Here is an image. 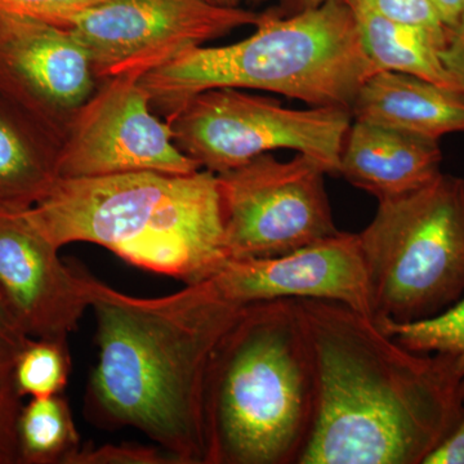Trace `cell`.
Returning <instances> with one entry per match:
<instances>
[{
	"instance_id": "6da1fadb",
	"label": "cell",
	"mask_w": 464,
	"mask_h": 464,
	"mask_svg": "<svg viewBox=\"0 0 464 464\" xmlns=\"http://www.w3.org/2000/svg\"><path fill=\"white\" fill-rule=\"evenodd\" d=\"M297 304L316 390L298 464H423L462 414L453 360L409 350L346 304Z\"/></svg>"
},
{
	"instance_id": "7a4b0ae2",
	"label": "cell",
	"mask_w": 464,
	"mask_h": 464,
	"mask_svg": "<svg viewBox=\"0 0 464 464\" xmlns=\"http://www.w3.org/2000/svg\"><path fill=\"white\" fill-rule=\"evenodd\" d=\"M99 359L85 408L103 429L133 427L176 459L206 464L204 386L213 351L240 304L209 280L137 298L88 274Z\"/></svg>"
},
{
	"instance_id": "3957f363",
	"label": "cell",
	"mask_w": 464,
	"mask_h": 464,
	"mask_svg": "<svg viewBox=\"0 0 464 464\" xmlns=\"http://www.w3.org/2000/svg\"><path fill=\"white\" fill-rule=\"evenodd\" d=\"M24 210L58 249L97 244L186 285L209 279L228 261L218 179L207 169L57 179Z\"/></svg>"
},
{
	"instance_id": "277c9868",
	"label": "cell",
	"mask_w": 464,
	"mask_h": 464,
	"mask_svg": "<svg viewBox=\"0 0 464 464\" xmlns=\"http://www.w3.org/2000/svg\"><path fill=\"white\" fill-rule=\"evenodd\" d=\"M315 396L297 299L241 307L208 366L206 464H298Z\"/></svg>"
},
{
	"instance_id": "5b68a950",
	"label": "cell",
	"mask_w": 464,
	"mask_h": 464,
	"mask_svg": "<svg viewBox=\"0 0 464 464\" xmlns=\"http://www.w3.org/2000/svg\"><path fill=\"white\" fill-rule=\"evenodd\" d=\"M377 72L346 0H329L289 17L266 12L244 41L191 48L141 82L152 110L167 121L201 92L225 87L351 111L360 87Z\"/></svg>"
},
{
	"instance_id": "8992f818",
	"label": "cell",
	"mask_w": 464,
	"mask_h": 464,
	"mask_svg": "<svg viewBox=\"0 0 464 464\" xmlns=\"http://www.w3.org/2000/svg\"><path fill=\"white\" fill-rule=\"evenodd\" d=\"M378 201L357 234L374 322H423L453 307L464 295V179L441 172Z\"/></svg>"
},
{
	"instance_id": "52a82bcc",
	"label": "cell",
	"mask_w": 464,
	"mask_h": 464,
	"mask_svg": "<svg viewBox=\"0 0 464 464\" xmlns=\"http://www.w3.org/2000/svg\"><path fill=\"white\" fill-rule=\"evenodd\" d=\"M167 121L177 148L201 169L225 173L274 150H295L337 176L353 115L341 108H284L271 97L225 87L201 92Z\"/></svg>"
},
{
	"instance_id": "ba28073f",
	"label": "cell",
	"mask_w": 464,
	"mask_h": 464,
	"mask_svg": "<svg viewBox=\"0 0 464 464\" xmlns=\"http://www.w3.org/2000/svg\"><path fill=\"white\" fill-rule=\"evenodd\" d=\"M325 174L306 155L280 161L270 152L217 174L228 261L277 257L340 232Z\"/></svg>"
},
{
	"instance_id": "9c48e42d",
	"label": "cell",
	"mask_w": 464,
	"mask_h": 464,
	"mask_svg": "<svg viewBox=\"0 0 464 464\" xmlns=\"http://www.w3.org/2000/svg\"><path fill=\"white\" fill-rule=\"evenodd\" d=\"M261 14L208 0H99L69 29L90 53L101 82L146 75L183 52L257 25Z\"/></svg>"
},
{
	"instance_id": "30bf717a",
	"label": "cell",
	"mask_w": 464,
	"mask_h": 464,
	"mask_svg": "<svg viewBox=\"0 0 464 464\" xmlns=\"http://www.w3.org/2000/svg\"><path fill=\"white\" fill-rule=\"evenodd\" d=\"M141 79L127 74L100 82L61 139L58 179L201 169L177 148L172 127L152 110Z\"/></svg>"
},
{
	"instance_id": "8fae6325",
	"label": "cell",
	"mask_w": 464,
	"mask_h": 464,
	"mask_svg": "<svg viewBox=\"0 0 464 464\" xmlns=\"http://www.w3.org/2000/svg\"><path fill=\"white\" fill-rule=\"evenodd\" d=\"M99 83L90 53L72 30L0 14V94L58 143Z\"/></svg>"
},
{
	"instance_id": "7c38bea8",
	"label": "cell",
	"mask_w": 464,
	"mask_h": 464,
	"mask_svg": "<svg viewBox=\"0 0 464 464\" xmlns=\"http://www.w3.org/2000/svg\"><path fill=\"white\" fill-rule=\"evenodd\" d=\"M24 209L0 201V292L29 337L67 341L91 307L88 273L63 264Z\"/></svg>"
},
{
	"instance_id": "4fadbf2b",
	"label": "cell",
	"mask_w": 464,
	"mask_h": 464,
	"mask_svg": "<svg viewBox=\"0 0 464 464\" xmlns=\"http://www.w3.org/2000/svg\"><path fill=\"white\" fill-rule=\"evenodd\" d=\"M207 280L240 306L283 298L324 299L373 320L357 234L340 231L277 257L230 259Z\"/></svg>"
},
{
	"instance_id": "5bb4252c",
	"label": "cell",
	"mask_w": 464,
	"mask_h": 464,
	"mask_svg": "<svg viewBox=\"0 0 464 464\" xmlns=\"http://www.w3.org/2000/svg\"><path fill=\"white\" fill-rule=\"evenodd\" d=\"M438 140L353 119L337 176L378 200L423 188L441 173Z\"/></svg>"
},
{
	"instance_id": "9a60e30c",
	"label": "cell",
	"mask_w": 464,
	"mask_h": 464,
	"mask_svg": "<svg viewBox=\"0 0 464 464\" xmlns=\"http://www.w3.org/2000/svg\"><path fill=\"white\" fill-rule=\"evenodd\" d=\"M351 115L439 141L464 132V94L420 76L377 72L360 87Z\"/></svg>"
},
{
	"instance_id": "2e32d148",
	"label": "cell",
	"mask_w": 464,
	"mask_h": 464,
	"mask_svg": "<svg viewBox=\"0 0 464 464\" xmlns=\"http://www.w3.org/2000/svg\"><path fill=\"white\" fill-rule=\"evenodd\" d=\"M58 143L25 111L0 94V201L29 208L58 179Z\"/></svg>"
},
{
	"instance_id": "e0dca14e",
	"label": "cell",
	"mask_w": 464,
	"mask_h": 464,
	"mask_svg": "<svg viewBox=\"0 0 464 464\" xmlns=\"http://www.w3.org/2000/svg\"><path fill=\"white\" fill-rule=\"evenodd\" d=\"M346 2L355 17L366 54L378 72L420 76L457 90L440 60L447 35L382 16L368 0Z\"/></svg>"
},
{
	"instance_id": "ac0fdd59",
	"label": "cell",
	"mask_w": 464,
	"mask_h": 464,
	"mask_svg": "<svg viewBox=\"0 0 464 464\" xmlns=\"http://www.w3.org/2000/svg\"><path fill=\"white\" fill-rule=\"evenodd\" d=\"M18 464H70L81 450L69 402L63 395L32 399L17 423Z\"/></svg>"
},
{
	"instance_id": "d6986e66",
	"label": "cell",
	"mask_w": 464,
	"mask_h": 464,
	"mask_svg": "<svg viewBox=\"0 0 464 464\" xmlns=\"http://www.w3.org/2000/svg\"><path fill=\"white\" fill-rule=\"evenodd\" d=\"M72 372L67 341L32 338L18 355L12 378L21 398L61 395Z\"/></svg>"
},
{
	"instance_id": "ffe728a7",
	"label": "cell",
	"mask_w": 464,
	"mask_h": 464,
	"mask_svg": "<svg viewBox=\"0 0 464 464\" xmlns=\"http://www.w3.org/2000/svg\"><path fill=\"white\" fill-rule=\"evenodd\" d=\"M393 340L418 353H436L453 360L464 383V295L453 307L423 322L378 324Z\"/></svg>"
},
{
	"instance_id": "44dd1931",
	"label": "cell",
	"mask_w": 464,
	"mask_h": 464,
	"mask_svg": "<svg viewBox=\"0 0 464 464\" xmlns=\"http://www.w3.org/2000/svg\"><path fill=\"white\" fill-rule=\"evenodd\" d=\"M99 0H0V14H14L66 27Z\"/></svg>"
},
{
	"instance_id": "7402d4cb",
	"label": "cell",
	"mask_w": 464,
	"mask_h": 464,
	"mask_svg": "<svg viewBox=\"0 0 464 464\" xmlns=\"http://www.w3.org/2000/svg\"><path fill=\"white\" fill-rule=\"evenodd\" d=\"M70 464H177L163 449L141 445L82 447Z\"/></svg>"
},
{
	"instance_id": "603a6c76",
	"label": "cell",
	"mask_w": 464,
	"mask_h": 464,
	"mask_svg": "<svg viewBox=\"0 0 464 464\" xmlns=\"http://www.w3.org/2000/svg\"><path fill=\"white\" fill-rule=\"evenodd\" d=\"M23 398L12 373L0 374V464H18L17 423Z\"/></svg>"
},
{
	"instance_id": "cb8c5ba5",
	"label": "cell",
	"mask_w": 464,
	"mask_h": 464,
	"mask_svg": "<svg viewBox=\"0 0 464 464\" xmlns=\"http://www.w3.org/2000/svg\"><path fill=\"white\" fill-rule=\"evenodd\" d=\"M382 16L406 24V25L423 27L430 32L447 35V27L436 14L429 0H368Z\"/></svg>"
},
{
	"instance_id": "d4e9b609",
	"label": "cell",
	"mask_w": 464,
	"mask_h": 464,
	"mask_svg": "<svg viewBox=\"0 0 464 464\" xmlns=\"http://www.w3.org/2000/svg\"><path fill=\"white\" fill-rule=\"evenodd\" d=\"M32 337L27 335L0 292V374L12 373L21 351Z\"/></svg>"
},
{
	"instance_id": "484cf974",
	"label": "cell",
	"mask_w": 464,
	"mask_h": 464,
	"mask_svg": "<svg viewBox=\"0 0 464 464\" xmlns=\"http://www.w3.org/2000/svg\"><path fill=\"white\" fill-rule=\"evenodd\" d=\"M439 54L454 87L464 94V20L454 29L448 30Z\"/></svg>"
},
{
	"instance_id": "4316f807",
	"label": "cell",
	"mask_w": 464,
	"mask_h": 464,
	"mask_svg": "<svg viewBox=\"0 0 464 464\" xmlns=\"http://www.w3.org/2000/svg\"><path fill=\"white\" fill-rule=\"evenodd\" d=\"M423 464H464V404L456 426Z\"/></svg>"
},
{
	"instance_id": "83f0119b",
	"label": "cell",
	"mask_w": 464,
	"mask_h": 464,
	"mask_svg": "<svg viewBox=\"0 0 464 464\" xmlns=\"http://www.w3.org/2000/svg\"><path fill=\"white\" fill-rule=\"evenodd\" d=\"M447 30L454 29L464 20V0H429Z\"/></svg>"
},
{
	"instance_id": "f1b7e54d",
	"label": "cell",
	"mask_w": 464,
	"mask_h": 464,
	"mask_svg": "<svg viewBox=\"0 0 464 464\" xmlns=\"http://www.w3.org/2000/svg\"><path fill=\"white\" fill-rule=\"evenodd\" d=\"M208 2L221 7L237 8L240 7L241 0H208Z\"/></svg>"
},
{
	"instance_id": "f546056e",
	"label": "cell",
	"mask_w": 464,
	"mask_h": 464,
	"mask_svg": "<svg viewBox=\"0 0 464 464\" xmlns=\"http://www.w3.org/2000/svg\"><path fill=\"white\" fill-rule=\"evenodd\" d=\"M326 2H329V0H302V8L319 7Z\"/></svg>"
},
{
	"instance_id": "4dcf8cb0",
	"label": "cell",
	"mask_w": 464,
	"mask_h": 464,
	"mask_svg": "<svg viewBox=\"0 0 464 464\" xmlns=\"http://www.w3.org/2000/svg\"><path fill=\"white\" fill-rule=\"evenodd\" d=\"M250 5H261V3L266 2V0H246Z\"/></svg>"
}]
</instances>
